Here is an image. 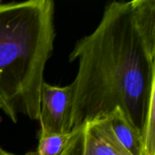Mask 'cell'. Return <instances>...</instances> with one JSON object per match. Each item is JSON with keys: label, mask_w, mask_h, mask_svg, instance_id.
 I'll use <instances>...</instances> for the list:
<instances>
[{"label": "cell", "mask_w": 155, "mask_h": 155, "mask_svg": "<svg viewBox=\"0 0 155 155\" xmlns=\"http://www.w3.org/2000/svg\"><path fill=\"white\" fill-rule=\"evenodd\" d=\"M70 134H39V142L36 149L24 155H58L68 142Z\"/></svg>", "instance_id": "8992f818"}, {"label": "cell", "mask_w": 155, "mask_h": 155, "mask_svg": "<svg viewBox=\"0 0 155 155\" xmlns=\"http://www.w3.org/2000/svg\"><path fill=\"white\" fill-rule=\"evenodd\" d=\"M72 100L71 84L61 87L44 82L40 96L39 134H68L71 133Z\"/></svg>", "instance_id": "277c9868"}, {"label": "cell", "mask_w": 155, "mask_h": 155, "mask_svg": "<svg viewBox=\"0 0 155 155\" xmlns=\"http://www.w3.org/2000/svg\"><path fill=\"white\" fill-rule=\"evenodd\" d=\"M58 155H131L117 141L109 116L84 123L70 134Z\"/></svg>", "instance_id": "3957f363"}, {"label": "cell", "mask_w": 155, "mask_h": 155, "mask_svg": "<svg viewBox=\"0 0 155 155\" xmlns=\"http://www.w3.org/2000/svg\"><path fill=\"white\" fill-rule=\"evenodd\" d=\"M110 125L120 144L131 155H145L142 135L129 124L122 110L116 107L109 115Z\"/></svg>", "instance_id": "5b68a950"}, {"label": "cell", "mask_w": 155, "mask_h": 155, "mask_svg": "<svg viewBox=\"0 0 155 155\" xmlns=\"http://www.w3.org/2000/svg\"><path fill=\"white\" fill-rule=\"evenodd\" d=\"M69 61L78 62L71 132L118 107L143 137L155 104V0L109 3L97 27L75 43Z\"/></svg>", "instance_id": "6da1fadb"}, {"label": "cell", "mask_w": 155, "mask_h": 155, "mask_svg": "<svg viewBox=\"0 0 155 155\" xmlns=\"http://www.w3.org/2000/svg\"><path fill=\"white\" fill-rule=\"evenodd\" d=\"M54 38L53 1L0 5V96L31 120L39 119L44 74Z\"/></svg>", "instance_id": "7a4b0ae2"}, {"label": "cell", "mask_w": 155, "mask_h": 155, "mask_svg": "<svg viewBox=\"0 0 155 155\" xmlns=\"http://www.w3.org/2000/svg\"><path fill=\"white\" fill-rule=\"evenodd\" d=\"M0 110L4 112V114L14 123L16 124L18 121L17 114L12 109V107L0 96Z\"/></svg>", "instance_id": "52a82bcc"}, {"label": "cell", "mask_w": 155, "mask_h": 155, "mask_svg": "<svg viewBox=\"0 0 155 155\" xmlns=\"http://www.w3.org/2000/svg\"><path fill=\"white\" fill-rule=\"evenodd\" d=\"M0 155H16V154H14V153H10V152L6 151L3 146L0 144Z\"/></svg>", "instance_id": "ba28073f"}]
</instances>
